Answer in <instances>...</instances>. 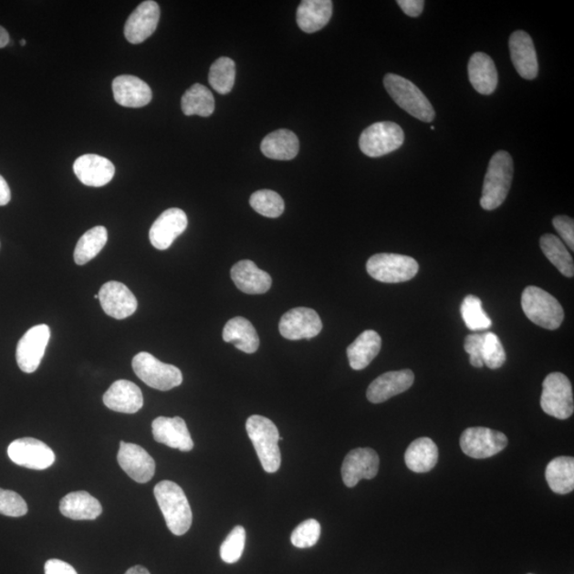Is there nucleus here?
Wrapping results in <instances>:
<instances>
[{
	"mask_svg": "<svg viewBox=\"0 0 574 574\" xmlns=\"http://www.w3.org/2000/svg\"><path fill=\"white\" fill-rule=\"evenodd\" d=\"M118 462L124 472L135 482H150L156 473V463L139 444L120 442Z\"/></svg>",
	"mask_w": 574,
	"mask_h": 574,
	"instance_id": "nucleus-17",
	"label": "nucleus"
},
{
	"mask_svg": "<svg viewBox=\"0 0 574 574\" xmlns=\"http://www.w3.org/2000/svg\"><path fill=\"white\" fill-rule=\"evenodd\" d=\"M11 200V190L5 178L0 176V206L8 204Z\"/></svg>",
	"mask_w": 574,
	"mask_h": 574,
	"instance_id": "nucleus-48",
	"label": "nucleus"
},
{
	"mask_svg": "<svg viewBox=\"0 0 574 574\" xmlns=\"http://www.w3.org/2000/svg\"><path fill=\"white\" fill-rule=\"evenodd\" d=\"M250 205L259 214L277 218L285 212V202L278 193L270 190H261L253 193L250 197Z\"/></svg>",
	"mask_w": 574,
	"mask_h": 574,
	"instance_id": "nucleus-39",
	"label": "nucleus"
},
{
	"mask_svg": "<svg viewBox=\"0 0 574 574\" xmlns=\"http://www.w3.org/2000/svg\"><path fill=\"white\" fill-rule=\"evenodd\" d=\"M506 354L501 340L493 332L484 334L483 363L490 370H498L505 365Z\"/></svg>",
	"mask_w": 574,
	"mask_h": 574,
	"instance_id": "nucleus-41",
	"label": "nucleus"
},
{
	"mask_svg": "<svg viewBox=\"0 0 574 574\" xmlns=\"http://www.w3.org/2000/svg\"><path fill=\"white\" fill-rule=\"evenodd\" d=\"M509 51L516 70L527 80H533L538 75L537 50L530 35L518 30L509 37Z\"/></svg>",
	"mask_w": 574,
	"mask_h": 574,
	"instance_id": "nucleus-20",
	"label": "nucleus"
},
{
	"mask_svg": "<svg viewBox=\"0 0 574 574\" xmlns=\"http://www.w3.org/2000/svg\"><path fill=\"white\" fill-rule=\"evenodd\" d=\"M461 314L469 330H487V329L493 325L492 319H490L485 311H484L482 301L478 297L473 295L467 296L462 303Z\"/></svg>",
	"mask_w": 574,
	"mask_h": 574,
	"instance_id": "nucleus-38",
	"label": "nucleus"
},
{
	"mask_svg": "<svg viewBox=\"0 0 574 574\" xmlns=\"http://www.w3.org/2000/svg\"><path fill=\"white\" fill-rule=\"evenodd\" d=\"M160 21V6L152 0L139 5L125 25V37L131 44H141L151 37Z\"/></svg>",
	"mask_w": 574,
	"mask_h": 574,
	"instance_id": "nucleus-18",
	"label": "nucleus"
},
{
	"mask_svg": "<svg viewBox=\"0 0 574 574\" xmlns=\"http://www.w3.org/2000/svg\"><path fill=\"white\" fill-rule=\"evenodd\" d=\"M125 574H151L143 566H134L129 569Z\"/></svg>",
	"mask_w": 574,
	"mask_h": 574,
	"instance_id": "nucleus-50",
	"label": "nucleus"
},
{
	"mask_svg": "<svg viewBox=\"0 0 574 574\" xmlns=\"http://www.w3.org/2000/svg\"><path fill=\"white\" fill-rule=\"evenodd\" d=\"M132 369L141 381L154 390L171 391L183 382L178 367L161 362L148 352H140L133 358Z\"/></svg>",
	"mask_w": 574,
	"mask_h": 574,
	"instance_id": "nucleus-6",
	"label": "nucleus"
},
{
	"mask_svg": "<svg viewBox=\"0 0 574 574\" xmlns=\"http://www.w3.org/2000/svg\"><path fill=\"white\" fill-rule=\"evenodd\" d=\"M540 248L547 259L558 269L560 274L567 278H572L574 275L573 257L560 238L553 235H545L540 237Z\"/></svg>",
	"mask_w": 574,
	"mask_h": 574,
	"instance_id": "nucleus-34",
	"label": "nucleus"
},
{
	"mask_svg": "<svg viewBox=\"0 0 574 574\" xmlns=\"http://www.w3.org/2000/svg\"><path fill=\"white\" fill-rule=\"evenodd\" d=\"M182 108L186 116L199 115L209 118L215 111L214 96L208 88L196 83L183 95Z\"/></svg>",
	"mask_w": 574,
	"mask_h": 574,
	"instance_id": "nucleus-35",
	"label": "nucleus"
},
{
	"mask_svg": "<svg viewBox=\"0 0 574 574\" xmlns=\"http://www.w3.org/2000/svg\"><path fill=\"white\" fill-rule=\"evenodd\" d=\"M188 216L182 209L172 208L161 214L150 231V240L158 250L169 249L176 238L188 228Z\"/></svg>",
	"mask_w": 574,
	"mask_h": 574,
	"instance_id": "nucleus-16",
	"label": "nucleus"
},
{
	"mask_svg": "<svg viewBox=\"0 0 574 574\" xmlns=\"http://www.w3.org/2000/svg\"><path fill=\"white\" fill-rule=\"evenodd\" d=\"M154 496L170 531L177 537L188 532L192 527L193 513L183 489L172 481H162L154 487Z\"/></svg>",
	"mask_w": 574,
	"mask_h": 574,
	"instance_id": "nucleus-1",
	"label": "nucleus"
},
{
	"mask_svg": "<svg viewBox=\"0 0 574 574\" xmlns=\"http://www.w3.org/2000/svg\"><path fill=\"white\" fill-rule=\"evenodd\" d=\"M521 307L528 319L547 330H557L564 321L562 305L537 287H527L521 296Z\"/></svg>",
	"mask_w": 574,
	"mask_h": 574,
	"instance_id": "nucleus-5",
	"label": "nucleus"
},
{
	"mask_svg": "<svg viewBox=\"0 0 574 574\" xmlns=\"http://www.w3.org/2000/svg\"><path fill=\"white\" fill-rule=\"evenodd\" d=\"M261 151L264 156L279 161H289L299 152V140L287 129L269 133L262 141Z\"/></svg>",
	"mask_w": 574,
	"mask_h": 574,
	"instance_id": "nucleus-31",
	"label": "nucleus"
},
{
	"mask_svg": "<svg viewBox=\"0 0 574 574\" xmlns=\"http://www.w3.org/2000/svg\"><path fill=\"white\" fill-rule=\"evenodd\" d=\"M322 330V322L318 312L308 308L289 309L282 316L279 331L289 340L311 339Z\"/></svg>",
	"mask_w": 574,
	"mask_h": 574,
	"instance_id": "nucleus-13",
	"label": "nucleus"
},
{
	"mask_svg": "<svg viewBox=\"0 0 574 574\" xmlns=\"http://www.w3.org/2000/svg\"><path fill=\"white\" fill-rule=\"evenodd\" d=\"M154 441L166 444L167 447L189 453L193 448V442L182 417H158L152 422Z\"/></svg>",
	"mask_w": 574,
	"mask_h": 574,
	"instance_id": "nucleus-19",
	"label": "nucleus"
},
{
	"mask_svg": "<svg viewBox=\"0 0 574 574\" xmlns=\"http://www.w3.org/2000/svg\"><path fill=\"white\" fill-rule=\"evenodd\" d=\"M103 403L114 412L134 414L143 408V393L137 384L128 380H119L103 395Z\"/></svg>",
	"mask_w": 574,
	"mask_h": 574,
	"instance_id": "nucleus-23",
	"label": "nucleus"
},
{
	"mask_svg": "<svg viewBox=\"0 0 574 574\" xmlns=\"http://www.w3.org/2000/svg\"><path fill=\"white\" fill-rule=\"evenodd\" d=\"M397 4L405 15L411 17L421 16L424 6L423 0H399Z\"/></svg>",
	"mask_w": 574,
	"mask_h": 574,
	"instance_id": "nucleus-47",
	"label": "nucleus"
},
{
	"mask_svg": "<svg viewBox=\"0 0 574 574\" xmlns=\"http://www.w3.org/2000/svg\"><path fill=\"white\" fill-rule=\"evenodd\" d=\"M331 0H303L297 10V24L307 34H314L326 27L332 17Z\"/></svg>",
	"mask_w": 574,
	"mask_h": 574,
	"instance_id": "nucleus-26",
	"label": "nucleus"
},
{
	"mask_svg": "<svg viewBox=\"0 0 574 574\" xmlns=\"http://www.w3.org/2000/svg\"><path fill=\"white\" fill-rule=\"evenodd\" d=\"M74 172L81 183L101 188L111 183L115 175V166L107 158L97 154H85L75 161Z\"/></svg>",
	"mask_w": 574,
	"mask_h": 574,
	"instance_id": "nucleus-22",
	"label": "nucleus"
},
{
	"mask_svg": "<svg viewBox=\"0 0 574 574\" xmlns=\"http://www.w3.org/2000/svg\"><path fill=\"white\" fill-rule=\"evenodd\" d=\"M546 480L553 493L567 495L574 489V460L559 456L552 460L546 469Z\"/></svg>",
	"mask_w": 574,
	"mask_h": 574,
	"instance_id": "nucleus-33",
	"label": "nucleus"
},
{
	"mask_svg": "<svg viewBox=\"0 0 574 574\" xmlns=\"http://www.w3.org/2000/svg\"><path fill=\"white\" fill-rule=\"evenodd\" d=\"M246 544V531L242 526H236L221 546V558L224 563L235 564L240 560Z\"/></svg>",
	"mask_w": 574,
	"mask_h": 574,
	"instance_id": "nucleus-40",
	"label": "nucleus"
},
{
	"mask_svg": "<svg viewBox=\"0 0 574 574\" xmlns=\"http://www.w3.org/2000/svg\"><path fill=\"white\" fill-rule=\"evenodd\" d=\"M404 132L396 122L380 121L360 134V148L367 157L380 158L396 151L402 146Z\"/></svg>",
	"mask_w": 574,
	"mask_h": 574,
	"instance_id": "nucleus-8",
	"label": "nucleus"
},
{
	"mask_svg": "<svg viewBox=\"0 0 574 574\" xmlns=\"http://www.w3.org/2000/svg\"><path fill=\"white\" fill-rule=\"evenodd\" d=\"M414 381V372L410 370L386 372L371 382L366 396L371 403H382L411 389Z\"/></svg>",
	"mask_w": 574,
	"mask_h": 574,
	"instance_id": "nucleus-21",
	"label": "nucleus"
},
{
	"mask_svg": "<svg viewBox=\"0 0 574 574\" xmlns=\"http://www.w3.org/2000/svg\"><path fill=\"white\" fill-rule=\"evenodd\" d=\"M367 273L371 278L383 283L410 281L418 274L419 266L415 259L397 254H378L366 264Z\"/></svg>",
	"mask_w": 574,
	"mask_h": 574,
	"instance_id": "nucleus-7",
	"label": "nucleus"
},
{
	"mask_svg": "<svg viewBox=\"0 0 574 574\" xmlns=\"http://www.w3.org/2000/svg\"><path fill=\"white\" fill-rule=\"evenodd\" d=\"M10 42L8 31L0 26V48H4Z\"/></svg>",
	"mask_w": 574,
	"mask_h": 574,
	"instance_id": "nucleus-49",
	"label": "nucleus"
},
{
	"mask_svg": "<svg viewBox=\"0 0 574 574\" xmlns=\"http://www.w3.org/2000/svg\"><path fill=\"white\" fill-rule=\"evenodd\" d=\"M463 453L473 459H488L507 446V437L499 431L488 428H468L461 436Z\"/></svg>",
	"mask_w": 574,
	"mask_h": 574,
	"instance_id": "nucleus-10",
	"label": "nucleus"
},
{
	"mask_svg": "<svg viewBox=\"0 0 574 574\" xmlns=\"http://www.w3.org/2000/svg\"><path fill=\"white\" fill-rule=\"evenodd\" d=\"M468 75L474 89L480 94L490 95L498 86V72L492 57L486 54L476 53L470 57Z\"/></svg>",
	"mask_w": 574,
	"mask_h": 574,
	"instance_id": "nucleus-27",
	"label": "nucleus"
},
{
	"mask_svg": "<svg viewBox=\"0 0 574 574\" xmlns=\"http://www.w3.org/2000/svg\"><path fill=\"white\" fill-rule=\"evenodd\" d=\"M484 334H470L465 339V351L470 356V364L474 367L484 366L483 363Z\"/></svg>",
	"mask_w": 574,
	"mask_h": 574,
	"instance_id": "nucleus-44",
	"label": "nucleus"
},
{
	"mask_svg": "<svg viewBox=\"0 0 574 574\" xmlns=\"http://www.w3.org/2000/svg\"><path fill=\"white\" fill-rule=\"evenodd\" d=\"M60 512L73 520H95L102 513L100 502L87 492L69 493L60 502Z\"/></svg>",
	"mask_w": 574,
	"mask_h": 574,
	"instance_id": "nucleus-29",
	"label": "nucleus"
},
{
	"mask_svg": "<svg viewBox=\"0 0 574 574\" xmlns=\"http://www.w3.org/2000/svg\"><path fill=\"white\" fill-rule=\"evenodd\" d=\"M404 460L406 466L416 474L431 472L438 461L436 444L429 437L418 438L406 450Z\"/></svg>",
	"mask_w": 574,
	"mask_h": 574,
	"instance_id": "nucleus-32",
	"label": "nucleus"
},
{
	"mask_svg": "<svg viewBox=\"0 0 574 574\" xmlns=\"http://www.w3.org/2000/svg\"><path fill=\"white\" fill-rule=\"evenodd\" d=\"M382 339L373 330H366L347 348V356L351 369L362 370L375 360L381 350Z\"/></svg>",
	"mask_w": 574,
	"mask_h": 574,
	"instance_id": "nucleus-28",
	"label": "nucleus"
},
{
	"mask_svg": "<svg viewBox=\"0 0 574 574\" xmlns=\"http://www.w3.org/2000/svg\"><path fill=\"white\" fill-rule=\"evenodd\" d=\"M514 163L511 154L498 151L490 160L485 179H484L481 206L493 211L506 202L511 190Z\"/></svg>",
	"mask_w": 574,
	"mask_h": 574,
	"instance_id": "nucleus-2",
	"label": "nucleus"
},
{
	"mask_svg": "<svg viewBox=\"0 0 574 574\" xmlns=\"http://www.w3.org/2000/svg\"><path fill=\"white\" fill-rule=\"evenodd\" d=\"M541 409L558 419H569L573 414V392L570 380L562 372H552L543 383Z\"/></svg>",
	"mask_w": 574,
	"mask_h": 574,
	"instance_id": "nucleus-9",
	"label": "nucleus"
},
{
	"mask_svg": "<svg viewBox=\"0 0 574 574\" xmlns=\"http://www.w3.org/2000/svg\"><path fill=\"white\" fill-rule=\"evenodd\" d=\"M28 513L27 503L16 492L0 488V514L8 517H22Z\"/></svg>",
	"mask_w": 574,
	"mask_h": 574,
	"instance_id": "nucleus-43",
	"label": "nucleus"
},
{
	"mask_svg": "<svg viewBox=\"0 0 574 574\" xmlns=\"http://www.w3.org/2000/svg\"><path fill=\"white\" fill-rule=\"evenodd\" d=\"M380 466L379 455L370 448H358L350 451L341 466V476L347 487H354L362 480L376 478Z\"/></svg>",
	"mask_w": 574,
	"mask_h": 574,
	"instance_id": "nucleus-14",
	"label": "nucleus"
},
{
	"mask_svg": "<svg viewBox=\"0 0 574 574\" xmlns=\"http://www.w3.org/2000/svg\"><path fill=\"white\" fill-rule=\"evenodd\" d=\"M384 87L393 101L412 118L424 122H431L434 120L433 107L414 83L402 76L387 74L384 77Z\"/></svg>",
	"mask_w": 574,
	"mask_h": 574,
	"instance_id": "nucleus-4",
	"label": "nucleus"
},
{
	"mask_svg": "<svg viewBox=\"0 0 574 574\" xmlns=\"http://www.w3.org/2000/svg\"><path fill=\"white\" fill-rule=\"evenodd\" d=\"M209 82L219 94H228L232 91L235 82V63L227 57H219L212 64Z\"/></svg>",
	"mask_w": 574,
	"mask_h": 574,
	"instance_id": "nucleus-37",
	"label": "nucleus"
},
{
	"mask_svg": "<svg viewBox=\"0 0 574 574\" xmlns=\"http://www.w3.org/2000/svg\"><path fill=\"white\" fill-rule=\"evenodd\" d=\"M554 228L558 231L563 241L569 247L574 250V222L569 216H557L552 221Z\"/></svg>",
	"mask_w": 574,
	"mask_h": 574,
	"instance_id": "nucleus-45",
	"label": "nucleus"
},
{
	"mask_svg": "<svg viewBox=\"0 0 574 574\" xmlns=\"http://www.w3.org/2000/svg\"><path fill=\"white\" fill-rule=\"evenodd\" d=\"M321 534V527L318 520L308 519L295 528L290 541L299 549L314 547L318 544Z\"/></svg>",
	"mask_w": 574,
	"mask_h": 574,
	"instance_id": "nucleus-42",
	"label": "nucleus"
},
{
	"mask_svg": "<svg viewBox=\"0 0 574 574\" xmlns=\"http://www.w3.org/2000/svg\"><path fill=\"white\" fill-rule=\"evenodd\" d=\"M8 455L16 465L35 470L47 469L56 461L54 451L47 444L32 437L12 442Z\"/></svg>",
	"mask_w": 574,
	"mask_h": 574,
	"instance_id": "nucleus-12",
	"label": "nucleus"
},
{
	"mask_svg": "<svg viewBox=\"0 0 574 574\" xmlns=\"http://www.w3.org/2000/svg\"><path fill=\"white\" fill-rule=\"evenodd\" d=\"M21 44H22V45H23V47H24V45H26V41H25V40H22V41H21Z\"/></svg>",
	"mask_w": 574,
	"mask_h": 574,
	"instance_id": "nucleus-51",
	"label": "nucleus"
},
{
	"mask_svg": "<svg viewBox=\"0 0 574 574\" xmlns=\"http://www.w3.org/2000/svg\"><path fill=\"white\" fill-rule=\"evenodd\" d=\"M108 242V231L102 225L89 229L80 237L75 248L74 259L78 266L92 261L94 257L99 255L103 247Z\"/></svg>",
	"mask_w": 574,
	"mask_h": 574,
	"instance_id": "nucleus-36",
	"label": "nucleus"
},
{
	"mask_svg": "<svg viewBox=\"0 0 574 574\" xmlns=\"http://www.w3.org/2000/svg\"><path fill=\"white\" fill-rule=\"evenodd\" d=\"M99 299L103 312L119 320L130 318L138 308V300L131 290L118 281H110L103 285Z\"/></svg>",
	"mask_w": 574,
	"mask_h": 574,
	"instance_id": "nucleus-15",
	"label": "nucleus"
},
{
	"mask_svg": "<svg viewBox=\"0 0 574 574\" xmlns=\"http://www.w3.org/2000/svg\"><path fill=\"white\" fill-rule=\"evenodd\" d=\"M45 574H78L73 566L60 559H49L45 564Z\"/></svg>",
	"mask_w": 574,
	"mask_h": 574,
	"instance_id": "nucleus-46",
	"label": "nucleus"
},
{
	"mask_svg": "<svg viewBox=\"0 0 574 574\" xmlns=\"http://www.w3.org/2000/svg\"><path fill=\"white\" fill-rule=\"evenodd\" d=\"M223 339L234 344L236 350L248 354L256 352L260 346L259 335L255 327L244 318L230 319L224 328Z\"/></svg>",
	"mask_w": 574,
	"mask_h": 574,
	"instance_id": "nucleus-30",
	"label": "nucleus"
},
{
	"mask_svg": "<svg viewBox=\"0 0 574 574\" xmlns=\"http://www.w3.org/2000/svg\"><path fill=\"white\" fill-rule=\"evenodd\" d=\"M50 339L47 325H37L29 329L19 339L16 348V362L19 370L26 373L35 372L42 362Z\"/></svg>",
	"mask_w": 574,
	"mask_h": 574,
	"instance_id": "nucleus-11",
	"label": "nucleus"
},
{
	"mask_svg": "<svg viewBox=\"0 0 574 574\" xmlns=\"http://www.w3.org/2000/svg\"><path fill=\"white\" fill-rule=\"evenodd\" d=\"M231 278L243 293L260 295L272 287V277L256 266L253 261L243 260L231 269Z\"/></svg>",
	"mask_w": 574,
	"mask_h": 574,
	"instance_id": "nucleus-25",
	"label": "nucleus"
},
{
	"mask_svg": "<svg viewBox=\"0 0 574 574\" xmlns=\"http://www.w3.org/2000/svg\"><path fill=\"white\" fill-rule=\"evenodd\" d=\"M246 430L263 469L268 474L278 472L281 466L280 434L276 424L266 417L253 415L247 419Z\"/></svg>",
	"mask_w": 574,
	"mask_h": 574,
	"instance_id": "nucleus-3",
	"label": "nucleus"
},
{
	"mask_svg": "<svg viewBox=\"0 0 574 574\" xmlns=\"http://www.w3.org/2000/svg\"><path fill=\"white\" fill-rule=\"evenodd\" d=\"M114 99L126 108L145 107L152 99V92L147 83L135 76L116 77L112 85Z\"/></svg>",
	"mask_w": 574,
	"mask_h": 574,
	"instance_id": "nucleus-24",
	"label": "nucleus"
}]
</instances>
